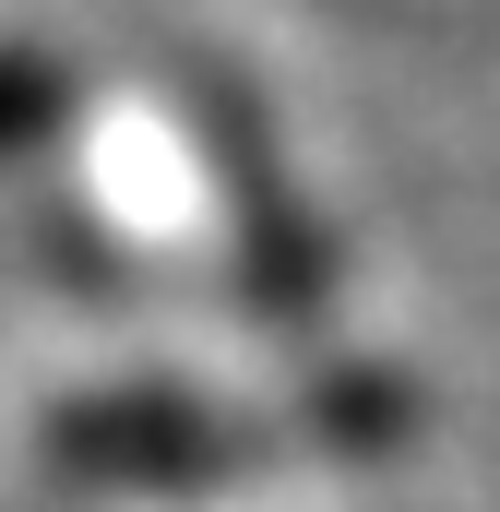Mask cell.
<instances>
[{
	"label": "cell",
	"instance_id": "1",
	"mask_svg": "<svg viewBox=\"0 0 500 512\" xmlns=\"http://www.w3.org/2000/svg\"><path fill=\"white\" fill-rule=\"evenodd\" d=\"M60 465L72 477H120V489H203V477H262V465H310V453H381L405 441V382H310L286 405H215V393H84L60 405Z\"/></svg>",
	"mask_w": 500,
	"mask_h": 512
},
{
	"label": "cell",
	"instance_id": "2",
	"mask_svg": "<svg viewBox=\"0 0 500 512\" xmlns=\"http://www.w3.org/2000/svg\"><path fill=\"white\" fill-rule=\"evenodd\" d=\"M60 108H72V96H60V72H36V60H12V48H0V155L48 143V131H60Z\"/></svg>",
	"mask_w": 500,
	"mask_h": 512
}]
</instances>
